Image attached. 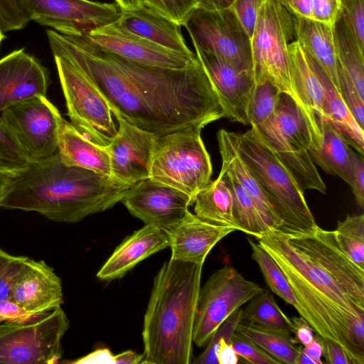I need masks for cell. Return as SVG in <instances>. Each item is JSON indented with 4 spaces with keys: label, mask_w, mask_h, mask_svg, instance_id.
<instances>
[{
    "label": "cell",
    "mask_w": 364,
    "mask_h": 364,
    "mask_svg": "<svg viewBox=\"0 0 364 364\" xmlns=\"http://www.w3.org/2000/svg\"><path fill=\"white\" fill-rule=\"evenodd\" d=\"M351 173L349 186L354 195L357 205L364 208V161L360 154L350 151Z\"/></svg>",
    "instance_id": "cell-48"
},
{
    "label": "cell",
    "mask_w": 364,
    "mask_h": 364,
    "mask_svg": "<svg viewBox=\"0 0 364 364\" xmlns=\"http://www.w3.org/2000/svg\"><path fill=\"white\" fill-rule=\"evenodd\" d=\"M248 302L243 309V321L291 333V318L282 311L268 290L264 289Z\"/></svg>",
    "instance_id": "cell-34"
},
{
    "label": "cell",
    "mask_w": 364,
    "mask_h": 364,
    "mask_svg": "<svg viewBox=\"0 0 364 364\" xmlns=\"http://www.w3.org/2000/svg\"><path fill=\"white\" fill-rule=\"evenodd\" d=\"M232 346L239 355L252 364H279L272 356L245 335L237 331L232 338Z\"/></svg>",
    "instance_id": "cell-44"
},
{
    "label": "cell",
    "mask_w": 364,
    "mask_h": 364,
    "mask_svg": "<svg viewBox=\"0 0 364 364\" xmlns=\"http://www.w3.org/2000/svg\"><path fill=\"white\" fill-rule=\"evenodd\" d=\"M121 9L134 10L144 6V0H115Z\"/></svg>",
    "instance_id": "cell-60"
},
{
    "label": "cell",
    "mask_w": 364,
    "mask_h": 364,
    "mask_svg": "<svg viewBox=\"0 0 364 364\" xmlns=\"http://www.w3.org/2000/svg\"><path fill=\"white\" fill-rule=\"evenodd\" d=\"M295 39L291 13L279 0H264L251 37L255 84L269 80L294 98L288 45Z\"/></svg>",
    "instance_id": "cell-9"
},
{
    "label": "cell",
    "mask_w": 364,
    "mask_h": 364,
    "mask_svg": "<svg viewBox=\"0 0 364 364\" xmlns=\"http://www.w3.org/2000/svg\"><path fill=\"white\" fill-rule=\"evenodd\" d=\"M195 50L219 97L225 117L250 125L248 110L255 85L253 73L235 68L217 55Z\"/></svg>",
    "instance_id": "cell-19"
},
{
    "label": "cell",
    "mask_w": 364,
    "mask_h": 364,
    "mask_svg": "<svg viewBox=\"0 0 364 364\" xmlns=\"http://www.w3.org/2000/svg\"><path fill=\"white\" fill-rule=\"evenodd\" d=\"M264 290L225 264L217 269L200 289L193 341L206 346L220 325L232 314Z\"/></svg>",
    "instance_id": "cell-11"
},
{
    "label": "cell",
    "mask_w": 364,
    "mask_h": 364,
    "mask_svg": "<svg viewBox=\"0 0 364 364\" xmlns=\"http://www.w3.org/2000/svg\"><path fill=\"white\" fill-rule=\"evenodd\" d=\"M257 239L285 274L301 308L300 316L316 334L340 344L355 364H364V354L355 346L349 333L350 323L364 317V311L330 287L309 260L289 244L283 232L271 230Z\"/></svg>",
    "instance_id": "cell-4"
},
{
    "label": "cell",
    "mask_w": 364,
    "mask_h": 364,
    "mask_svg": "<svg viewBox=\"0 0 364 364\" xmlns=\"http://www.w3.org/2000/svg\"><path fill=\"white\" fill-rule=\"evenodd\" d=\"M281 92L269 80L255 84L248 110L251 127L263 124L273 115Z\"/></svg>",
    "instance_id": "cell-39"
},
{
    "label": "cell",
    "mask_w": 364,
    "mask_h": 364,
    "mask_svg": "<svg viewBox=\"0 0 364 364\" xmlns=\"http://www.w3.org/2000/svg\"><path fill=\"white\" fill-rule=\"evenodd\" d=\"M114 364H139L144 363V354H139L133 350H126L114 356Z\"/></svg>",
    "instance_id": "cell-57"
},
{
    "label": "cell",
    "mask_w": 364,
    "mask_h": 364,
    "mask_svg": "<svg viewBox=\"0 0 364 364\" xmlns=\"http://www.w3.org/2000/svg\"><path fill=\"white\" fill-rule=\"evenodd\" d=\"M114 355L109 348H97L85 356L80 358L73 363H112L114 364Z\"/></svg>",
    "instance_id": "cell-53"
},
{
    "label": "cell",
    "mask_w": 364,
    "mask_h": 364,
    "mask_svg": "<svg viewBox=\"0 0 364 364\" xmlns=\"http://www.w3.org/2000/svg\"><path fill=\"white\" fill-rule=\"evenodd\" d=\"M218 364H237L239 355L235 352L232 343H224L217 354Z\"/></svg>",
    "instance_id": "cell-56"
},
{
    "label": "cell",
    "mask_w": 364,
    "mask_h": 364,
    "mask_svg": "<svg viewBox=\"0 0 364 364\" xmlns=\"http://www.w3.org/2000/svg\"><path fill=\"white\" fill-rule=\"evenodd\" d=\"M227 133L236 152L282 220L281 231L296 235L314 230L318 225L304 191L274 153L252 129L240 134Z\"/></svg>",
    "instance_id": "cell-5"
},
{
    "label": "cell",
    "mask_w": 364,
    "mask_h": 364,
    "mask_svg": "<svg viewBox=\"0 0 364 364\" xmlns=\"http://www.w3.org/2000/svg\"><path fill=\"white\" fill-rule=\"evenodd\" d=\"M217 139L222 159L221 169L231 175L250 196L269 230L281 231L283 228L282 220L236 152L227 130H219Z\"/></svg>",
    "instance_id": "cell-28"
},
{
    "label": "cell",
    "mask_w": 364,
    "mask_h": 364,
    "mask_svg": "<svg viewBox=\"0 0 364 364\" xmlns=\"http://www.w3.org/2000/svg\"><path fill=\"white\" fill-rule=\"evenodd\" d=\"M333 34L338 63L364 99V50L359 46L350 22L341 8L333 25Z\"/></svg>",
    "instance_id": "cell-32"
},
{
    "label": "cell",
    "mask_w": 364,
    "mask_h": 364,
    "mask_svg": "<svg viewBox=\"0 0 364 364\" xmlns=\"http://www.w3.org/2000/svg\"><path fill=\"white\" fill-rule=\"evenodd\" d=\"M117 134L105 146L109 154L111 177L134 186L149 178L156 136L118 118Z\"/></svg>",
    "instance_id": "cell-18"
},
{
    "label": "cell",
    "mask_w": 364,
    "mask_h": 364,
    "mask_svg": "<svg viewBox=\"0 0 364 364\" xmlns=\"http://www.w3.org/2000/svg\"><path fill=\"white\" fill-rule=\"evenodd\" d=\"M200 7L218 9L230 7L233 0H197Z\"/></svg>",
    "instance_id": "cell-58"
},
{
    "label": "cell",
    "mask_w": 364,
    "mask_h": 364,
    "mask_svg": "<svg viewBox=\"0 0 364 364\" xmlns=\"http://www.w3.org/2000/svg\"><path fill=\"white\" fill-rule=\"evenodd\" d=\"M323 337L316 334L313 340L307 345L301 346V350L314 364H322L321 357L323 356Z\"/></svg>",
    "instance_id": "cell-54"
},
{
    "label": "cell",
    "mask_w": 364,
    "mask_h": 364,
    "mask_svg": "<svg viewBox=\"0 0 364 364\" xmlns=\"http://www.w3.org/2000/svg\"><path fill=\"white\" fill-rule=\"evenodd\" d=\"M289 70L294 99L311 123L324 117V95L321 82L309 56L300 43L288 45Z\"/></svg>",
    "instance_id": "cell-25"
},
{
    "label": "cell",
    "mask_w": 364,
    "mask_h": 364,
    "mask_svg": "<svg viewBox=\"0 0 364 364\" xmlns=\"http://www.w3.org/2000/svg\"><path fill=\"white\" fill-rule=\"evenodd\" d=\"M318 129L311 131L308 152L315 165L338 176L348 185L351 173V149L343 135L325 118L317 117Z\"/></svg>",
    "instance_id": "cell-26"
},
{
    "label": "cell",
    "mask_w": 364,
    "mask_h": 364,
    "mask_svg": "<svg viewBox=\"0 0 364 364\" xmlns=\"http://www.w3.org/2000/svg\"><path fill=\"white\" fill-rule=\"evenodd\" d=\"M201 130L190 127L156 136L149 178L188 194L193 203L213 173Z\"/></svg>",
    "instance_id": "cell-7"
},
{
    "label": "cell",
    "mask_w": 364,
    "mask_h": 364,
    "mask_svg": "<svg viewBox=\"0 0 364 364\" xmlns=\"http://www.w3.org/2000/svg\"><path fill=\"white\" fill-rule=\"evenodd\" d=\"M4 38H5V36L4 34V32L0 29V46H1V44Z\"/></svg>",
    "instance_id": "cell-61"
},
{
    "label": "cell",
    "mask_w": 364,
    "mask_h": 364,
    "mask_svg": "<svg viewBox=\"0 0 364 364\" xmlns=\"http://www.w3.org/2000/svg\"><path fill=\"white\" fill-rule=\"evenodd\" d=\"M32 161L0 117V174L14 177Z\"/></svg>",
    "instance_id": "cell-38"
},
{
    "label": "cell",
    "mask_w": 364,
    "mask_h": 364,
    "mask_svg": "<svg viewBox=\"0 0 364 364\" xmlns=\"http://www.w3.org/2000/svg\"><path fill=\"white\" fill-rule=\"evenodd\" d=\"M132 186L90 170L66 166L57 153L32 161L14 176L0 207L36 212L55 222L76 223L112 208Z\"/></svg>",
    "instance_id": "cell-2"
},
{
    "label": "cell",
    "mask_w": 364,
    "mask_h": 364,
    "mask_svg": "<svg viewBox=\"0 0 364 364\" xmlns=\"http://www.w3.org/2000/svg\"><path fill=\"white\" fill-rule=\"evenodd\" d=\"M184 26L195 49L217 55L235 68L253 73L251 38L230 6L218 9L198 6Z\"/></svg>",
    "instance_id": "cell-12"
},
{
    "label": "cell",
    "mask_w": 364,
    "mask_h": 364,
    "mask_svg": "<svg viewBox=\"0 0 364 364\" xmlns=\"http://www.w3.org/2000/svg\"><path fill=\"white\" fill-rule=\"evenodd\" d=\"M291 320V333L296 344L306 346L314 337V331L309 323L301 316L293 317Z\"/></svg>",
    "instance_id": "cell-51"
},
{
    "label": "cell",
    "mask_w": 364,
    "mask_h": 364,
    "mask_svg": "<svg viewBox=\"0 0 364 364\" xmlns=\"http://www.w3.org/2000/svg\"><path fill=\"white\" fill-rule=\"evenodd\" d=\"M31 316L22 309L11 299L0 301V323L16 321Z\"/></svg>",
    "instance_id": "cell-52"
},
{
    "label": "cell",
    "mask_w": 364,
    "mask_h": 364,
    "mask_svg": "<svg viewBox=\"0 0 364 364\" xmlns=\"http://www.w3.org/2000/svg\"><path fill=\"white\" fill-rule=\"evenodd\" d=\"M247 241L252 250V258L258 264L268 287L285 302L295 308L301 316V308L281 268L259 243L250 238L247 239Z\"/></svg>",
    "instance_id": "cell-35"
},
{
    "label": "cell",
    "mask_w": 364,
    "mask_h": 364,
    "mask_svg": "<svg viewBox=\"0 0 364 364\" xmlns=\"http://www.w3.org/2000/svg\"><path fill=\"white\" fill-rule=\"evenodd\" d=\"M236 331L251 338L279 363H296L299 346L294 342L291 333L242 321L237 326Z\"/></svg>",
    "instance_id": "cell-33"
},
{
    "label": "cell",
    "mask_w": 364,
    "mask_h": 364,
    "mask_svg": "<svg viewBox=\"0 0 364 364\" xmlns=\"http://www.w3.org/2000/svg\"><path fill=\"white\" fill-rule=\"evenodd\" d=\"M49 84L47 70L23 48L0 59V113L30 99L46 96Z\"/></svg>",
    "instance_id": "cell-20"
},
{
    "label": "cell",
    "mask_w": 364,
    "mask_h": 364,
    "mask_svg": "<svg viewBox=\"0 0 364 364\" xmlns=\"http://www.w3.org/2000/svg\"><path fill=\"white\" fill-rule=\"evenodd\" d=\"M289 244L304 255L364 311V269L355 264L338 245L333 230L318 225L308 233H284Z\"/></svg>",
    "instance_id": "cell-14"
},
{
    "label": "cell",
    "mask_w": 364,
    "mask_h": 364,
    "mask_svg": "<svg viewBox=\"0 0 364 364\" xmlns=\"http://www.w3.org/2000/svg\"><path fill=\"white\" fill-rule=\"evenodd\" d=\"M53 55L74 63L97 87L112 114L156 136L225 117L219 97L197 58L181 70L136 64L87 36L46 31Z\"/></svg>",
    "instance_id": "cell-1"
},
{
    "label": "cell",
    "mask_w": 364,
    "mask_h": 364,
    "mask_svg": "<svg viewBox=\"0 0 364 364\" xmlns=\"http://www.w3.org/2000/svg\"><path fill=\"white\" fill-rule=\"evenodd\" d=\"M119 26L131 33L188 58H194L182 36L181 26L144 6L134 10L121 9Z\"/></svg>",
    "instance_id": "cell-24"
},
{
    "label": "cell",
    "mask_w": 364,
    "mask_h": 364,
    "mask_svg": "<svg viewBox=\"0 0 364 364\" xmlns=\"http://www.w3.org/2000/svg\"><path fill=\"white\" fill-rule=\"evenodd\" d=\"M13 178L8 175L0 174V204L10 190Z\"/></svg>",
    "instance_id": "cell-59"
},
{
    "label": "cell",
    "mask_w": 364,
    "mask_h": 364,
    "mask_svg": "<svg viewBox=\"0 0 364 364\" xmlns=\"http://www.w3.org/2000/svg\"><path fill=\"white\" fill-rule=\"evenodd\" d=\"M333 232L343 252L364 269V215H347L338 222Z\"/></svg>",
    "instance_id": "cell-37"
},
{
    "label": "cell",
    "mask_w": 364,
    "mask_h": 364,
    "mask_svg": "<svg viewBox=\"0 0 364 364\" xmlns=\"http://www.w3.org/2000/svg\"><path fill=\"white\" fill-rule=\"evenodd\" d=\"M323 356L329 364H355L340 344L328 339L323 338Z\"/></svg>",
    "instance_id": "cell-50"
},
{
    "label": "cell",
    "mask_w": 364,
    "mask_h": 364,
    "mask_svg": "<svg viewBox=\"0 0 364 364\" xmlns=\"http://www.w3.org/2000/svg\"><path fill=\"white\" fill-rule=\"evenodd\" d=\"M28 257L11 255L0 248V301L10 299Z\"/></svg>",
    "instance_id": "cell-42"
},
{
    "label": "cell",
    "mask_w": 364,
    "mask_h": 364,
    "mask_svg": "<svg viewBox=\"0 0 364 364\" xmlns=\"http://www.w3.org/2000/svg\"><path fill=\"white\" fill-rule=\"evenodd\" d=\"M193 203L195 215L200 220L240 230L234 216L231 188L223 172L196 194Z\"/></svg>",
    "instance_id": "cell-31"
},
{
    "label": "cell",
    "mask_w": 364,
    "mask_h": 364,
    "mask_svg": "<svg viewBox=\"0 0 364 364\" xmlns=\"http://www.w3.org/2000/svg\"><path fill=\"white\" fill-rule=\"evenodd\" d=\"M308 55L323 85L325 119L343 135L349 146H353L358 154L363 156V129L359 126L339 92L322 68L309 53Z\"/></svg>",
    "instance_id": "cell-30"
},
{
    "label": "cell",
    "mask_w": 364,
    "mask_h": 364,
    "mask_svg": "<svg viewBox=\"0 0 364 364\" xmlns=\"http://www.w3.org/2000/svg\"><path fill=\"white\" fill-rule=\"evenodd\" d=\"M58 154L66 166L111 177L109 156L105 146L88 139L63 118L58 131Z\"/></svg>",
    "instance_id": "cell-27"
},
{
    "label": "cell",
    "mask_w": 364,
    "mask_h": 364,
    "mask_svg": "<svg viewBox=\"0 0 364 364\" xmlns=\"http://www.w3.org/2000/svg\"><path fill=\"white\" fill-rule=\"evenodd\" d=\"M121 201L132 215L167 235L186 216L193 204L188 194L151 178L132 186Z\"/></svg>",
    "instance_id": "cell-16"
},
{
    "label": "cell",
    "mask_w": 364,
    "mask_h": 364,
    "mask_svg": "<svg viewBox=\"0 0 364 364\" xmlns=\"http://www.w3.org/2000/svg\"><path fill=\"white\" fill-rule=\"evenodd\" d=\"M352 26L360 48L364 50V0H339Z\"/></svg>",
    "instance_id": "cell-47"
},
{
    "label": "cell",
    "mask_w": 364,
    "mask_h": 364,
    "mask_svg": "<svg viewBox=\"0 0 364 364\" xmlns=\"http://www.w3.org/2000/svg\"><path fill=\"white\" fill-rule=\"evenodd\" d=\"M243 321V309L240 308L216 329L206 344V348L191 362L194 364H218L217 354L225 343H230L237 326Z\"/></svg>",
    "instance_id": "cell-40"
},
{
    "label": "cell",
    "mask_w": 364,
    "mask_h": 364,
    "mask_svg": "<svg viewBox=\"0 0 364 364\" xmlns=\"http://www.w3.org/2000/svg\"><path fill=\"white\" fill-rule=\"evenodd\" d=\"M10 299L30 315L52 311L63 304L62 281L43 260L28 257Z\"/></svg>",
    "instance_id": "cell-21"
},
{
    "label": "cell",
    "mask_w": 364,
    "mask_h": 364,
    "mask_svg": "<svg viewBox=\"0 0 364 364\" xmlns=\"http://www.w3.org/2000/svg\"><path fill=\"white\" fill-rule=\"evenodd\" d=\"M264 1V0H233L230 5L250 38Z\"/></svg>",
    "instance_id": "cell-46"
},
{
    "label": "cell",
    "mask_w": 364,
    "mask_h": 364,
    "mask_svg": "<svg viewBox=\"0 0 364 364\" xmlns=\"http://www.w3.org/2000/svg\"><path fill=\"white\" fill-rule=\"evenodd\" d=\"M235 229L200 220L190 211L168 235L171 259L204 264L211 250Z\"/></svg>",
    "instance_id": "cell-22"
},
{
    "label": "cell",
    "mask_w": 364,
    "mask_h": 364,
    "mask_svg": "<svg viewBox=\"0 0 364 364\" xmlns=\"http://www.w3.org/2000/svg\"><path fill=\"white\" fill-rule=\"evenodd\" d=\"M293 17L296 39L322 68L339 92L333 25L308 18Z\"/></svg>",
    "instance_id": "cell-29"
},
{
    "label": "cell",
    "mask_w": 364,
    "mask_h": 364,
    "mask_svg": "<svg viewBox=\"0 0 364 364\" xmlns=\"http://www.w3.org/2000/svg\"><path fill=\"white\" fill-rule=\"evenodd\" d=\"M339 93L359 126L364 127V99L360 97L352 80L337 64Z\"/></svg>",
    "instance_id": "cell-43"
},
{
    "label": "cell",
    "mask_w": 364,
    "mask_h": 364,
    "mask_svg": "<svg viewBox=\"0 0 364 364\" xmlns=\"http://www.w3.org/2000/svg\"><path fill=\"white\" fill-rule=\"evenodd\" d=\"M168 246L166 232L145 225L117 247L97 273V277L102 281L119 279L144 259Z\"/></svg>",
    "instance_id": "cell-23"
},
{
    "label": "cell",
    "mask_w": 364,
    "mask_h": 364,
    "mask_svg": "<svg viewBox=\"0 0 364 364\" xmlns=\"http://www.w3.org/2000/svg\"><path fill=\"white\" fill-rule=\"evenodd\" d=\"M29 21L18 0H0V29L3 32L22 29Z\"/></svg>",
    "instance_id": "cell-45"
},
{
    "label": "cell",
    "mask_w": 364,
    "mask_h": 364,
    "mask_svg": "<svg viewBox=\"0 0 364 364\" xmlns=\"http://www.w3.org/2000/svg\"><path fill=\"white\" fill-rule=\"evenodd\" d=\"M94 44L130 62L144 66L181 70L197 58H188L139 37L114 22L86 36Z\"/></svg>",
    "instance_id": "cell-17"
},
{
    "label": "cell",
    "mask_w": 364,
    "mask_h": 364,
    "mask_svg": "<svg viewBox=\"0 0 364 364\" xmlns=\"http://www.w3.org/2000/svg\"><path fill=\"white\" fill-rule=\"evenodd\" d=\"M144 5L181 26L199 6L197 0H144Z\"/></svg>",
    "instance_id": "cell-41"
},
{
    "label": "cell",
    "mask_w": 364,
    "mask_h": 364,
    "mask_svg": "<svg viewBox=\"0 0 364 364\" xmlns=\"http://www.w3.org/2000/svg\"><path fill=\"white\" fill-rule=\"evenodd\" d=\"M340 8L339 0H312L311 19L333 25Z\"/></svg>",
    "instance_id": "cell-49"
},
{
    "label": "cell",
    "mask_w": 364,
    "mask_h": 364,
    "mask_svg": "<svg viewBox=\"0 0 364 364\" xmlns=\"http://www.w3.org/2000/svg\"><path fill=\"white\" fill-rule=\"evenodd\" d=\"M279 1L287 9V7H288V0H279Z\"/></svg>",
    "instance_id": "cell-62"
},
{
    "label": "cell",
    "mask_w": 364,
    "mask_h": 364,
    "mask_svg": "<svg viewBox=\"0 0 364 364\" xmlns=\"http://www.w3.org/2000/svg\"><path fill=\"white\" fill-rule=\"evenodd\" d=\"M203 266L170 258L156 274L144 318V363L192 362Z\"/></svg>",
    "instance_id": "cell-3"
},
{
    "label": "cell",
    "mask_w": 364,
    "mask_h": 364,
    "mask_svg": "<svg viewBox=\"0 0 364 364\" xmlns=\"http://www.w3.org/2000/svg\"><path fill=\"white\" fill-rule=\"evenodd\" d=\"M287 9L293 16L311 18L312 0H288Z\"/></svg>",
    "instance_id": "cell-55"
},
{
    "label": "cell",
    "mask_w": 364,
    "mask_h": 364,
    "mask_svg": "<svg viewBox=\"0 0 364 364\" xmlns=\"http://www.w3.org/2000/svg\"><path fill=\"white\" fill-rule=\"evenodd\" d=\"M251 129L288 169L304 192L316 190L326 194V185L308 152L309 120L291 95L281 92L273 115Z\"/></svg>",
    "instance_id": "cell-6"
},
{
    "label": "cell",
    "mask_w": 364,
    "mask_h": 364,
    "mask_svg": "<svg viewBox=\"0 0 364 364\" xmlns=\"http://www.w3.org/2000/svg\"><path fill=\"white\" fill-rule=\"evenodd\" d=\"M231 188L235 220L242 231L258 238L269 230L262 218L255 204L240 184L228 173L220 169Z\"/></svg>",
    "instance_id": "cell-36"
},
{
    "label": "cell",
    "mask_w": 364,
    "mask_h": 364,
    "mask_svg": "<svg viewBox=\"0 0 364 364\" xmlns=\"http://www.w3.org/2000/svg\"><path fill=\"white\" fill-rule=\"evenodd\" d=\"M30 21L66 36H86L115 22L117 4L90 0H18Z\"/></svg>",
    "instance_id": "cell-13"
},
{
    "label": "cell",
    "mask_w": 364,
    "mask_h": 364,
    "mask_svg": "<svg viewBox=\"0 0 364 364\" xmlns=\"http://www.w3.org/2000/svg\"><path fill=\"white\" fill-rule=\"evenodd\" d=\"M53 57L71 124L95 144L108 145L117 128L107 100L70 60L55 54Z\"/></svg>",
    "instance_id": "cell-10"
},
{
    "label": "cell",
    "mask_w": 364,
    "mask_h": 364,
    "mask_svg": "<svg viewBox=\"0 0 364 364\" xmlns=\"http://www.w3.org/2000/svg\"><path fill=\"white\" fill-rule=\"evenodd\" d=\"M69 320L61 307L0 323V364H54Z\"/></svg>",
    "instance_id": "cell-8"
},
{
    "label": "cell",
    "mask_w": 364,
    "mask_h": 364,
    "mask_svg": "<svg viewBox=\"0 0 364 364\" xmlns=\"http://www.w3.org/2000/svg\"><path fill=\"white\" fill-rule=\"evenodd\" d=\"M1 117L33 161L58 153V131L63 117L46 96L15 104L2 111Z\"/></svg>",
    "instance_id": "cell-15"
}]
</instances>
